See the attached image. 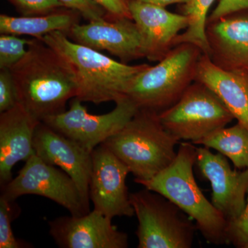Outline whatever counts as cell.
<instances>
[{"mask_svg": "<svg viewBox=\"0 0 248 248\" xmlns=\"http://www.w3.org/2000/svg\"><path fill=\"white\" fill-rule=\"evenodd\" d=\"M9 71L18 104L39 122L64 112L68 101L78 96L71 63L44 41L32 40L25 56Z\"/></svg>", "mask_w": 248, "mask_h": 248, "instance_id": "6da1fadb", "label": "cell"}, {"mask_svg": "<svg viewBox=\"0 0 248 248\" xmlns=\"http://www.w3.org/2000/svg\"><path fill=\"white\" fill-rule=\"evenodd\" d=\"M42 41L71 63L78 84L76 97L82 102H117L125 97L135 77L150 66L116 61L99 50L70 40L61 31L45 35Z\"/></svg>", "mask_w": 248, "mask_h": 248, "instance_id": "7a4b0ae2", "label": "cell"}, {"mask_svg": "<svg viewBox=\"0 0 248 248\" xmlns=\"http://www.w3.org/2000/svg\"><path fill=\"white\" fill-rule=\"evenodd\" d=\"M197 160V146L183 141L177 156L167 169L149 180L137 184L169 199L195 221L197 229L210 244L228 245V221L209 202L196 182L193 169Z\"/></svg>", "mask_w": 248, "mask_h": 248, "instance_id": "3957f363", "label": "cell"}, {"mask_svg": "<svg viewBox=\"0 0 248 248\" xmlns=\"http://www.w3.org/2000/svg\"><path fill=\"white\" fill-rule=\"evenodd\" d=\"M179 140L163 126L159 114L139 109L120 131L102 143L128 167L135 182L149 180L177 156Z\"/></svg>", "mask_w": 248, "mask_h": 248, "instance_id": "277c9868", "label": "cell"}, {"mask_svg": "<svg viewBox=\"0 0 248 248\" xmlns=\"http://www.w3.org/2000/svg\"><path fill=\"white\" fill-rule=\"evenodd\" d=\"M203 52L193 44L173 47L155 66L135 77L125 97L139 109L159 114L172 107L195 81Z\"/></svg>", "mask_w": 248, "mask_h": 248, "instance_id": "5b68a950", "label": "cell"}, {"mask_svg": "<svg viewBox=\"0 0 248 248\" xmlns=\"http://www.w3.org/2000/svg\"><path fill=\"white\" fill-rule=\"evenodd\" d=\"M138 217L139 248H190L197 226L169 199L145 188L130 194Z\"/></svg>", "mask_w": 248, "mask_h": 248, "instance_id": "8992f818", "label": "cell"}, {"mask_svg": "<svg viewBox=\"0 0 248 248\" xmlns=\"http://www.w3.org/2000/svg\"><path fill=\"white\" fill-rule=\"evenodd\" d=\"M159 118L165 129L179 141L195 143L224 128L234 117L213 91L195 81L175 104L160 112Z\"/></svg>", "mask_w": 248, "mask_h": 248, "instance_id": "52a82bcc", "label": "cell"}, {"mask_svg": "<svg viewBox=\"0 0 248 248\" xmlns=\"http://www.w3.org/2000/svg\"><path fill=\"white\" fill-rule=\"evenodd\" d=\"M1 197L16 201L23 195L46 197L62 205L73 216L89 213L76 183L62 169L47 164L34 154L16 177L1 187Z\"/></svg>", "mask_w": 248, "mask_h": 248, "instance_id": "ba28073f", "label": "cell"}, {"mask_svg": "<svg viewBox=\"0 0 248 248\" xmlns=\"http://www.w3.org/2000/svg\"><path fill=\"white\" fill-rule=\"evenodd\" d=\"M81 102L73 98L69 110L49 117L43 123L91 153L120 131L139 110L127 97L117 101L115 108L104 115L89 113Z\"/></svg>", "mask_w": 248, "mask_h": 248, "instance_id": "9c48e42d", "label": "cell"}, {"mask_svg": "<svg viewBox=\"0 0 248 248\" xmlns=\"http://www.w3.org/2000/svg\"><path fill=\"white\" fill-rule=\"evenodd\" d=\"M92 161L89 197L94 210L111 219L133 217L135 211L125 183L128 167L103 144L93 150Z\"/></svg>", "mask_w": 248, "mask_h": 248, "instance_id": "30bf717a", "label": "cell"}, {"mask_svg": "<svg viewBox=\"0 0 248 248\" xmlns=\"http://www.w3.org/2000/svg\"><path fill=\"white\" fill-rule=\"evenodd\" d=\"M196 166L211 184L212 203L231 221L241 215L246 205L248 169L232 170L226 156L212 153L210 148L197 146Z\"/></svg>", "mask_w": 248, "mask_h": 248, "instance_id": "8fae6325", "label": "cell"}, {"mask_svg": "<svg viewBox=\"0 0 248 248\" xmlns=\"http://www.w3.org/2000/svg\"><path fill=\"white\" fill-rule=\"evenodd\" d=\"M112 220L93 209L82 216L71 215L49 222V234L62 248H128V235Z\"/></svg>", "mask_w": 248, "mask_h": 248, "instance_id": "7c38bea8", "label": "cell"}, {"mask_svg": "<svg viewBox=\"0 0 248 248\" xmlns=\"http://www.w3.org/2000/svg\"><path fill=\"white\" fill-rule=\"evenodd\" d=\"M67 34L77 43L107 50L124 63L145 58L141 33L132 19L104 18L78 24Z\"/></svg>", "mask_w": 248, "mask_h": 248, "instance_id": "4fadbf2b", "label": "cell"}, {"mask_svg": "<svg viewBox=\"0 0 248 248\" xmlns=\"http://www.w3.org/2000/svg\"><path fill=\"white\" fill-rule=\"evenodd\" d=\"M33 147L35 154L40 159L57 166L71 177L89 206L92 153L43 122L36 129Z\"/></svg>", "mask_w": 248, "mask_h": 248, "instance_id": "5bb4252c", "label": "cell"}, {"mask_svg": "<svg viewBox=\"0 0 248 248\" xmlns=\"http://www.w3.org/2000/svg\"><path fill=\"white\" fill-rule=\"evenodd\" d=\"M129 8L141 33L145 58L149 61H161L174 46L179 32L188 27L187 16L170 12L161 6L130 0Z\"/></svg>", "mask_w": 248, "mask_h": 248, "instance_id": "9a60e30c", "label": "cell"}, {"mask_svg": "<svg viewBox=\"0 0 248 248\" xmlns=\"http://www.w3.org/2000/svg\"><path fill=\"white\" fill-rule=\"evenodd\" d=\"M209 57L228 71L248 74V11L207 22Z\"/></svg>", "mask_w": 248, "mask_h": 248, "instance_id": "2e32d148", "label": "cell"}, {"mask_svg": "<svg viewBox=\"0 0 248 248\" xmlns=\"http://www.w3.org/2000/svg\"><path fill=\"white\" fill-rule=\"evenodd\" d=\"M40 123L19 104L0 113L1 188L12 180L14 166L35 154L34 136Z\"/></svg>", "mask_w": 248, "mask_h": 248, "instance_id": "e0dca14e", "label": "cell"}, {"mask_svg": "<svg viewBox=\"0 0 248 248\" xmlns=\"http://www.w3.org/2000/svg\"><path fill=\"white\" fill-rule=\"evenodd\" d=\"M195 81L213 91L238 123L248 130V74L222 69L208 55L202 54Z\"/></svg>", "mask_w": 248, "mask_h": 248, "instance_id": "ac0fdd59", "label": "cell"}, {"mask_svg": "<svg viewBox=\"0 0 248 248\" xmlns=\"http://www.w3.org/2000/svg\"><path fill=\"white\" fill-rule=\"evenodd\" d=\"M80 16L79 13L67 8L43 16L14 17L1 14L0 33L29 35L42 40L45 35L55 31L68 33L72 28L79 24Z\"/></svg>", "mask_w": 248, "mask_h": 248, "instance_id": "d6986e66", "label": "cell"}, {"mask_svg": "<svg viewBox=\"0 0 248 248\" xmlns=\"http://www.w3.org/2000/svg\"><path fill=\"white\" fill-rule=\"evenodd\" d=\"M194 144L213 148L231 160L235 169H248V130L239 123L209 134Z\"/></svg>", "mask_w": 248, "mask_h": 248, "instance_id": "ffe728a7", "label": "cell"}, {"mask_svg": "<svg viewBox=\"0 0 248 248\" xmlns=\"http://www.w3.org/2000/svg\"><path fill=\"white\" fill-rule=\"evenodd\" d=\"M215 0H190L182 4L180 14L188 18V27L174 41V46L182 43L193 44L200 47L203 54L210 55V47L205 34L208 14Z\"/></svg>", "mask_w": 248, "mask_h": 248, "instance_id": "44dd1931", "label": "cell"}, {"mask_svg": "<svg viewBox=\"0 0 248 248\" xmlns=\"http://www.w3.org/2000/svg\"><path fill=\"white\" fill-rule=\"evenodd\" d=\"M20 214V208L16 201L0 197V248H27L31 245L17 239L11 223Z\"/></svg>", "mask_w": 248, "mask_h": 248, "instance_id": "7402d4cb", "label": "cell"}, {"mask_svg": "<svg viewBox=\"0 0 248 248\" xmlns=\"http://www.w3.org/2000/svg\"><path fill=\"white\" fill-rule=\"evenodd\" d=\"M32 40L19 38L17 35L1 34L0 36V69H11L27 53Z\"/></svg>", "mask_w": 248, "mask_h": 248, "instance_id": "603a6c76", "label": "cell"}, {"mask_svg": "<svg viewBox=\"0 0 248 248\" xmlns=\"http://www.w3.org/2000/svg\"><path fill=\"white\" fill-rule=\"evenodd\" d=\"M22 16H43L65 8L59 0H7Z\"/></svg>", "mask_w": 248, "mask_h": 248, "instance_id": "cb8c5ba5", "label": "cell"}, {"mask_svg": "<svg viewBox=\"0 0 248 248\" xmlns=\"http://www.w3.org/2000/svg\"><path fill=\"white\" fill-rule=\"evenodd\" d=\"M227 238L228 245L238 248H248V190L246 205L237 218L228 222Z\"/></svg>", "mask_w": 248, "mask_h": 248, "instance_id": "d4e9b609", "label": "cell"}, {"mask_svg": "<svg viewBox=\"0 0 248 248\" xmlns=\"http://www.w3.org/2000/svg\"><path fill=\"white\" fill-rule=\"evenodd\" d=\"M65 8L79 13L89 22L108 17L107 11L94 0H59Z\"/></svg>", "mask_w": 248, "mask_h": 248, "instance_id": "484cf974", "label": "cell"}, {"mask_svg": "<svg viewBox=\"0 0 248 248\" xmlns=\"http://www.w3.org/2000/svg\"><path fill=\"white\" fill-rule=\"evenodd\" d=\"M18 104L17 92L9 69L0 71V113L14 108Z\"/></svg>", "mask_w": 248, "mask_h": 248, "instance_id": "4316f807", "label": "cell"}, {"mask_svg": "<svg viewBox=\"0 0 248 248\" xmlns=\"http://www.w3.org/2000/svg\"><path fill=\"white\" fill-rule=\"evenodd\" d=\"M245 11H248V0H219L215 9L208 16L207 22H214L235 13Z\"/></svg>", "mask_w": 248, "mask_h": 248, "instance_id": "83f0119b", "label": "cell"}, {"mask_svg": "<svg viewBox=\"0 0 248 248\" xmlns=\"http://www.w3.org/2000/svg\"><path fill=\"white\" fill-rule=\"evenodd\" d=\"M107 11L109 19H132L129 8L130 0H94Z\"/></svg>", "mask_w": 248, "mask_h": 248, "instance_id": "f1b7e54d", "label": "cell"}, {"mask_svg": "<svg viewBox=\"0 0 248 248\" xmlns=\"http://www.w3.org/2000/svg\"><path fill=\"white\" fill-rule=\"evenodd\" d=\"M140 1L166 8V6L171 4H181L182 5L186 4V3L189 2L190 0H140Z\"/></svg>", "mask_w": 248, "mask_h": 248, "instance_id": "f546056e", "label": "cell"}]
</instances>
